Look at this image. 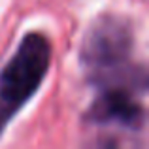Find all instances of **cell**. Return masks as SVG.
Returning <instances> with one entry per match:
<instances>
[{
  "label": "cell",
  "mask_w": 149,
  "mask_h": 149,
  "mask_svg": "<svg viewBox=\"0 0 149 149\" xmlns=\"http://www.w3.org/2000/svg\"><path fill=\"white\" fill-rule=\"evenodd\" d=\"M51 61L49 40L30 32L21 40L17 51L0 72V132L15 111L42 85Z\"/></svg>",
  "instance_id": "cell-1"
},
{
  "label": "cell",
  "mask_w": 149,
  "mask_h": 149,
  "mask_svg": "<svg viewBox=\"0 0 149 149\" xmlns=\"http://www.w3.org/2000/svg\"><path fill=\"white\" fill-rule=\"evenodd\" d=\"M130 51V32L119 19L102 17L91 26L83 45V62L91 70L117 66Z\"/></svg>",
  "instance_id": "cell-2"
},
{
  "label": "cell",
  "mask_w": 149,
  "mask_h": 149,
  "mask_svg": "<svg viewBox=\"0 0 149 149\" xmlns=\"http://www.w3.org/2000/svg\"><path fill=\"white\" fill-rule=\"evenodd\" d=\"M89 117L96 123L117 121V123L134 127L142 119V109L128 95H125L121 91H111L102 95L95 102L93 109L89 111Z\"/></svg>",
  "instance_id": "cell-3"
}]
</instances>
